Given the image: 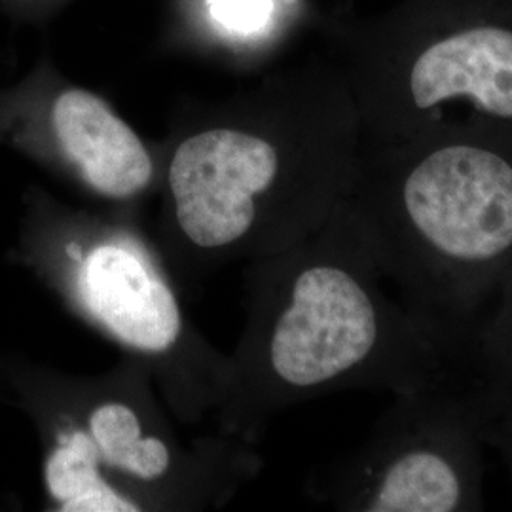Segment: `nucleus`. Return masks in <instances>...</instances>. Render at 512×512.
Masks as SVG:
<instances>
[{
	"label": "nucleus",
	"mask_w": 512,
	"mask_h": 512,
	"mask_svg": "<svg viewBox=\"0 0 512 512\" xmlns=\"http://www.w3.org/2000/svg\"><path fill=\"white\" fill-rule=\"evenodd\" d=\"M245 325L217 431L256 444L277 414L348 389L408 393L467 361L404 304L348 200L298 245L243 270Z\"/></svg>",
	"instance_id": "f257e3e1"
},
{
	"label": "nucleus",
	"mask_w": 512,
	"mask_h": 512,
	"mask_svg": "<svg viewBox=\"0 0 512 512\" xmlns=\"http://www.w3.org/2000/svg\"><path fill=\"white\" fill-rule=\"evenodd\" d=\"M363 128L348 78L304 76L188 129L162 165L156 245L181 291L319 232L353 190Z\"/></svg>",
	"instance_id": "f03ea898"
},
{
	"label": "nucleus",
	"mask_w": 512,
	"mask_h": 512,
	"mask_svg": "<svg viewBox=\"0 0 512 512\" xmlns=\"http://www.w3.org/2000/svg\"><path fill=\"white\" fill-rule=\"evenodd\" d=\"M2 404L35 427L46 511L222 509L264 467L255 444L222 433L181 439L147 366L93 376L0 351Z\"/></svg>",
	"instance_id": "7ed1b4c3"
},
{
	"label": "nucleus",
	"mask_w": 512,
	"mask_h": 512,
	"mask_svg": "<svg viewBox=\"0 0 512 512\" xmlns=\"http://www.w3.org/2000/svg\"><path fill=\"white\" fill-rule=\"evenodd\" d=\"M349 205L404 304L469 355L512 274V133L363 141Z\"/></svg>",
	"instance_id": "20e7f679"
},
{
	"label": "nucleus",
	"mask_w": 512,
	"mask_h": 512,
	"mask_svg": "<svg viewBox=\"0 0 512 512\" xmlns=\"http://www.w3.org/2000/svg\"><path fill=\"white\" fill-rule=\"evenodd\" d=\"M6 258L120 355L147 366L179 423L215 414L230 384V353L186 315L143 211L82 209L31 186Z\"/></svg>",
	"instance_id": "39448f33"
},
{
	"label": "nucleus",
	"mask_w": 512,
	"mask_h": 512,
	"mask_svg": "<svg viewBox=\"0 0 512 512\" xmlns=\"http://www.w3.org/2000/svg\"><path fill=\"white\" fill-rule=\"evenodd\" d=\"M348 82L368 143L512 133V0H401L366 29Z\"/></svg>",
	"instance_id": "423d86ee"
},
{
	"label": "nucleus",
	"mask_w": 512,
	"mask_h": 512,
	"mask_svg": "<svg viewBox=\"0 0 512 512\" xmlns=\"http://www.w3.org/2000/svg\"><path fill=\"white\" fill-rule=\"evenodd\" d=\"M393 397L357 450L308 478L311 499L336 511H482L488 446L469 361Z\"/></svg>",
	"instance_id": "0eeeda50"
},
{
	"label": "nucleus",
	"mask_w": 512,
	"mask_h": 512,
	"mask_svg": "<svg viewBox=\"0 0 512 512\" xmlns=\"http://www.w3.org/2000/svg\"><path fill=\"white\" fill-rule=\"evenodd\" d=\"M0 143L50 165L103 207L139 209L162 165L141 135L97 93L40 78L0 90Z\"/></svg>",
	"instance_id": "6e6552de"
},
{
	"label": "nucleus",
	"mask_w": 512,
	"mask_h": 512,
	"mask_svg": "<svg viewBox=\"0 0 512 512\" xmlns=\"http://www.w3.org/2000/svg\"><path fill=\"white\" fill-rule=\"evenodd\" d=\"M471 365L476 401L482 418V435L505 463L512 482V378Z\"/></svg>",
	"instance_id": "1a4fd4ad"
},
{
	"label": "nucleus",
	"mask_w": 512,
	"mask_h": 512,
	"mask_svg": "<svg viewBox=\"0 0 512 512\" xmlns=\"http://www.w3.org/2000/svg\"><path fill=\"white\" fill-rule=\"evenodd\" d=\"M469 361L488 372L512 378V274L478 325Z\"/></svg>",
	"instance_id": "9d476101"
},
{
	"label": "nucleus",
	"mask_w": 512,
	"mask_h": 512,
	"mask_svg": "<svg viewBox=\"0 0 512 512\" xmlns=\"http://www.w3.org/2000/svg\"><path fill=\"white\" fill-rule=\"evenodd\" d=\"M211 12L224 27L243 33L260 29L272 14L270 0H211Z\"/></svg>",
	"instance_id": "9b49d317"
},
{
	"label": "nucleus",
	"mask_w": 512,
	"mask_h": 512,
	"mask_svg": "<svg viewBox=\"0 0 512 512\" xmlns=\"http://www.w3.org/2000/svg\"><path fill=\"white\" fill-rule=\"evenodd\" d=\"M0 404H2V391H0Z\"/></svg>",
	"instance_id": "f8f14e48"
}]
</instances>
